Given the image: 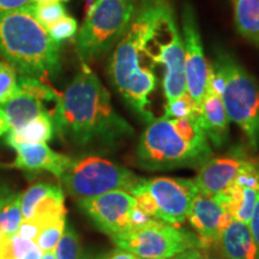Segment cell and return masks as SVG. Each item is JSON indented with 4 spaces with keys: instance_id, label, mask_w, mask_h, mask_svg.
<instances>
[{
    "instance_id": "22",
    "label": "cell",
    "mask_w": 259,
    "mask_h": 259,
    "mask_svg": "<svg viewBox=\"0 0 259 259\" xmlns=\"http://www.w3.org/2000/svg\"><path fill=\"white\" fill-rule=\"evenodd\" d=\"M236 30L259 47V0H234Z\"/></svg>"
},
{
    "instance_id": "37",
    "label": "cell",
    "mask_w": 259,
    "mask_h": 259,
    "mask_svg": "<svg viewBox=\"0 0 259 259\" xmlns=\"http://www.w3.org/2000/svg\"><path fill=\"white\" fill-rule=\"evenodd\" d=\"M10 131V124L8 121V118H6L4 111L0 108V137L8 134Z\"/></svg>"
},
{
    "instance_id": "8",
    "label": "cell",
    "mask_w": 259,
    "mask_h": 259,
    "mask_svg": "<svg viewBox=\"0 0 259 259\" xmlns=\"http://www.w3.org/2000/svg\"><path fill=\"white\" fill-rule=\"evenodd\" d=\"M139 178L134 171L111 160L100 156H84L73 158L59 180L69 194L78 200L115 190L128 192Z\"/></svg>"
},
{
    "instance_id": "9",
    "label": "cell",
    "mask_w": 259,
    "mask_h": 259,
    "mask_svg": "<svg viewBox=\"0 0 259 259\" xmlns=\"http://www.w3.org/2000/svg\"><path fill=\"white\" fill-rule=\"evenodd\" d=\"M112 240L118 248L141 259L174 258L191 248L200 247L194 233L154 219L114 236Z\"/></svg>"
},
{
    "instance_id": "34",
    "label": "cell",
    "mask_w": 259,
    "mask_h": 259,
    "mask_svg": "<svg viewBox=\"0 0 259 259\" xmlns=\"http://www.w3.org/2000/svg\"><path fill=\"white\" fill-rule=\"evenodd\" d=\"M248 227H250V231L252 233V235H253L254 240L257 241V244L259 245V198L254 206L250 222H248Z\"/></svg>"
},
{
    "instance_id": "2",
    "label": "cell",
    "mask_w": 259,
    "mask_h": 259,
    "mask_svg": "<svg viewBox=\"0 0 259 259\" xmlns=\"http://www.w3.org/2000/svg\"><path fill=\"white\" fill-rule=\"evenodd\" d=\"M51 114L58 135L77 147L115 144L134 135L101 79L85 65L59 94Z\"/></svg>"
},
{
    "instance_id": "41",
    "label": "cell",
    "mask_w": 259,
    "mask_h": 259,
    "mask_svg": "<svg viewBox=\"0 0 259 259\" xmlns=\"http://www.w3.org/2000/svg\"><path fill=\"white\" fill-rule=\"evenodd\" d=\"M166 259H179V258H178V255H177V257H174V258H166Z\"/></svg>"
},
{
    "instance_id": "6",
    "label": "cell",
    "mask_w": 259,
    "mask_h": 259,
    "mask_svg": "<svg viewBox=\"0 0 259 259\" xmlns=\"http://www.w3.org/2000/svg\"><path fill=\"white\" fill-rule=\"evenodd\" d=\"M135 10L136 0H95L77 32L80 59L89 63L111 51L127 29Z\"/></svg>"
},
{
    "instance_id": "17",
    "label": "cell",
    "mask_w": 259,
    "mask_h": 259,
    "mask_svg": "<svg viewBox=\"0 0 259 259\" xmlns=\"http://www.w3.org/2000/svg\"><path fill=\"white\" fill-rule=\"evenodd\" d=\"M213 198L232 219L248 225L259 198V160L242 171L225 192Z\"/></svg>"
},
{
    "instance_id": "30",
    "label": "cell",
    "mask_w": 259,
    "mask_h": 259,
    "mask_svg": "<svg viewBox=\"0 0 259 259\" xmlns=\"http://www.w3.org/2000/svg\"><path fill=\"white\" fill-rule=\"evenodd\" d=\"M47 31L50 32L51 37L54 41L60 44L61 41L67 40V38L72 37L77 34V31H78V24H77V21L73 17L66 15L60 21H58L56 24L52 25Z\"/></svg>"
},
{
    "instance_id": "33",
    "label": "cell",
    "mask_w": 259,
    "mask_h": 259,
    "mask_svg": "<svg viewBox=\"0 0 259 259\" xmlns=\"http://www.w3.org/2000/svg\"><path fill=\"white\" fill-rule=\"evenodd\" d=\"M17 193L18 191H16L15 187L11 185V183H9L5 178L0 176V209Z\"/></svg>"
},
{
    "instance_id": "5",
    "label": "cell",
    "mask_w": 259,
    "mask_h": 259,
    "mask_svg": "<svg viewBox=\"0 0 259 259\" xmlns=\"http://www.w3.org/2000/svg\"><path fill=\"white\" fill-rule=\"evenodd\" d=\"M223 78L221 100L229 120L239 126L248 143L259 149V83L232 54L218 50L210 64Z\"/></svg>"
},
{
    "instance_id": "27",
    "label": "cell",
    "mask_w": 259,
    "mask_h": 259,
    "mask_svg": "<svg viewBox=\"0 0 259 259\" xmlns=\"http://www.w3.org/2000/svg\"><path fill=\"white\" fill-rule=\"evenodd\" d=\"M18 92L17 71L6 61H0V105L15 97Z\"/></svg>"
},
{
    "instance_id": "43",
    "label": "cell",
    "mask_w": 259,
    "mask_h": 259,
    "mask_svg": "<svg viewBox=\"0 0 259 259\" xmlns=\"http://www.w3.org/2000/svg\"><path fill=\"white\" fill-rule=\"evenodd\" d=\"M232 2H233V3H234V0H232Z\"/></svg>"
},
{
    "instance_id": "24",
    "label": "cell",
    "mask_w": 259,
    "mask_h": 259,
    "mask_svg": "<svg viewBox=\"0 0 259 259\" xmlns=\"http://www.w3.org/2000/svg\"><path fill=\"white\" fill-rule=\"evenodd\" d=\"M56 259H80L82 258V245L79 236L72 227H66L60 241L54 248Z\"/></svg>"
},
{
    "instance_id": "4",
    "label": "cell",
    "mask_w": 259,
    "mask_h": 259,
    "mask_svg": "<svg viewBox=\"0 0 259 259\" xmlns=\"http://www.w3.org/2000/svg\"><path fill=\"white\" fill-rule=\"evenodd\" d=\"M0 57L25 77L52 78L61 70L60 45L30 9L0 14Z\"/></svg>"
},
{
    "instance_id": "28",
    "label": "cell",
    "mask_w": 259,
    "mask_h": 259,
    "mask_svg": "<svg viewBox=\"0 0 259 259\" xmlns=\"http://www.w3.org/2000/svg\"><path fill=\"white\" fill-rule=\"evenodd\" d=\"M31 14L37 19L42 27L50 29L58 21H60L64 16H66V10L61 3H53V4H34L30 8Z\"/></svg>"
},
{
    "instance_id": "12",
    "label": "cell",
    "mask_w": 259,
    "mask_h": 259,
    "mask_svg": "<svg viewBox=\"0 0 259 259\" xmlns=\"http://www.w3.org/2000/svg\"><path fill=\"white\" fill-rule=\"evenodd\" d=\"M181 25L185 52L186 92L191 99L200 106L209 88L210 65L203 51L196 12L190 3H184L183 5Z\"/></svg>"
},
{
    "instance_id": "29",
    "label": "cell",
    "mask_w": 259,
    "mask_h": 259,
    "mask_svg": "<svg viewBox=\"0 0 259 259\" xmlns=\"http://www.w3.org/2000/svg\"><path fill=\"white\" fill-rule=\"evenodd\" d=\"M35 242L24 240L18 234L0 239V259H21Z\"/></svg>"
},
{
    "instance_id": "16",
    "label": "cell",
    "mask_w": 259,
    "mask_h": 259,
    "mask_svg": "<svg viewBox=\"0 0 259 259\" xmlns=\"http://www.w3.org/2000/svg\"><path fill=\"white\" fill-rule=\"evenodd\" d=\"M21 210L23 220L36 225L41 231L45 226L66 218L63 190L53 184H35L22 193Z\"/></svg>"
},
{
    "instance_id": "14",
    "label": "cell",
    "mask_w": 259,
    "mask_h": 259,
    "mask_svg": "<svg viewBox=\"0 0 259 259\" xmlns=\"http://www.w3.org/2000/svg\"><path fill=\"white\" fill-rule=\"evenodd\" d=\"M19 92L15 97L0 105L10 124V130H16L42 113L48 112L47 102H57L59 99L53 88L34 77H18Z\"/></svg>"
},
{
    "instance_id": "19",
    "label": "cell",
    "mask_w": 259,
    "mask_h": 259,
    "mask_svg": "<svg viewBox=\"0 0 259 259\" xmlns=\"http://www.w3.org/2000/svg\"><path fill=\"white\" fill-rule=\"evenodd\" d=\"M198 124L213 147L221 148L229 137V118L223 106L221 96L210 87L199 106Z\"/></svg>"
},
{
    "instance_id": "39",
    "label": "cell",
    "mask_w": 259,
    "mask_h": 259,
    "mask_svg": "<svg viewBox=\"0 0 259 259\" xmlns=\"http://www.w3.org/2000/svg\"><path fill=\"white\" fill-rule=\"evenodd\" d=\"M41 259H56V255H54V251L44 252V253H42Z\"/></svg>"
},
{
    "instance_id": "21",
    "label": "cell",
    "mask_w": 259,
    "mask_h": 259,
    "mask_svg": "<svg viewBox=\"0 0 259 259\" xmlns=\"http://www.w3.org/2000/svg\"><path fill=\"white\" fill-rule=\"evenodd\" d=\"M56 127L51 112H45L31 119L27 124L16 130H10L6 134V144L11 148L19 144L47 143L53 138Z\"/></svg>"
},
{
    "instance_id": "15",
    "label": "cell",
    "mask_w": 259,
    "mask_h": 259,
    "mask_svg": "<svg viewBox=\"0 0 259 259\" xmlns=\"http://www.w3.org/2000/svg\"><path fill=\"white\" fill-rule=\"evenodd\" d=\"M231 219L218 199L198 192L192 200L186 220L194 229L200 247L215 250L219 248L220 239Z\"/></svg>"
},
{
    "instance_id": "36",
    "label": "cell",
    "mask_w": 259,
    "mask_h": 259,
    "mask_svg": "<svg viewBox=\"0 0 259 259\" xmlns=\"http://www.w3.org/2000/svg\"><path fill=\"white\" fill-rule=\"evenodd\" d=\"M42 253H44V252L41 251V248L35 244L21 259H41Z\"/></svg>"
},
{
    "instance_id": "7",
    "label": "cell",
    "mask_w": 259,
    "mask_h": 259,
    "mask_svg": "<svg viewBox=\"0 0 259 259\" xmlns=\"http://www.w3.org/2000/svg\"><path fill=\"white\" fill-rule=\"evenodd\" d=\"M138 209L149 218L180 227L198 193L193 179L157 177L139 180L128 191Z\"/></svg>"
},
{
    "instance_id": "3",
    "label": "cell",
    "mask_w": 259,
    "mask_h": 259,
    "mask_svg": "<svg viewBox=\"0 0 259 259\" xmlns=\"http://www.w3.org/2000/svg\"><path fill=\"white\" fill-rule=\"evenodd\" d=\"M138 164L149 170L200 167L212 149L196 118L155 119L139 138Z\"/></svg>"
},
{
    "instance_id": "13",
    "label": "cell",
    "mask_w": 259,
    "mask_h": 259,
    "mask_svg": "<svg viewBox=\"0 0 259 259\" xmlns=\"http://www.w3.org/2000/svg\"><path fill=\"white\" fill-rule=\"evenodd\" d=\"M258 160L259 157L252 156L244 149H232L222 156L210 157L199 167L193 181L198 192L210 197L219 196Z\"/></svg>"
},
{
    "instance_id": "26",
    "label": "cell",
    "mask_w": 259,
    "mask_h": 259,
    "mask_svg": "<svg viewBox=\"0 0 259 259\" xmlns=\"http://www.w3.org/2000/svg\"><path fill=\"white\" fill-rule=\"evenodd\" d=\"M65 228H66V218L45 226L38 233L35 244L41 248L42 252L54 251L64 234Z\"/></svg>"
},
{
    "instance_id": "31",
    "label": "cell",
    "mask_w": 259,
    "mask_h": 259,
    "mask_svg": "<svg viewBox=\"0 0 259 259\" xmlns=\"http://www.w3.org/2000/svg\"><path fill=\"white\" fill-rule=\"evenodd\" d=\"M213 248H191L178 255L179 259H223L221 255L212 251Z\"/></svg>"
},
{
    "instance_id": "42",
    "label": "cell",
    "mask_w": 259,
    "mask_h": 259,
    "mask_svg": "<svg viewBox=\"0 0 259 259\" xmlns=\"http://www.w3.org/2000/svg\"><path fill=\"white\" fill-rule=\"evenodd\" d=\"M65 2H69V0H65Z\"/></svg>"
},
{
    "instance_id": "10",
    "label": "cell",
    "mask_w": 259,
    "mask_h": 259,
    "mask_svg": "<svg viewBox=\"0 0 259 259\" xmlns=\"http://www.w3.org/2000/svg\"><path fill=\"white\" fill-rule=\"evenodd\" d=\"M153 63L163 66L162 87L167 102L186 94L185 52L173 6L162 17L153 40Z\"/></svg>"
},
{
    "instance_id": "20",
    "label": "cell",
    "mask_w": 259,
    "mask_h": 259,
    "mask_svg": "<svg viewBox=\"0 0 259 259\" xmlns=\"http://www.w3.org/2000/svg\"><path fill=\"white\" fill-rule=\"evenodd\" d=\"M226 259H259V245L247 223L231 219L219 242Z\"/></svg>"
},
{
    "instance_id": "38",
    "label": "cell",
    "mask_w": 259,
    "mask_h": 259,
    "mask_svg": "<svg viewBox=\"0 0 259 259\" xmlns=\"http://www.w3.org/2000/svg\"><path fill=\"white\" fill-rule=\"evenodd\" d=\"M65 0H34L35 4H53V3H61Z\"/></svg>"
},
{
    "instance_id": "40",
    "label": "cell",
    "mask_w": 259,
    "mask_h": 259,
    "mask_svg": "<svg viewBox=\"0 0 259 259\" xmlns=\"http://www.w3.org/2000/svg\"><path fill=\"white\" fill-rule=\"evenodd\" d=\"M80 259H103V255H90V254H84Z\"/></svg>"
},
{
    "instance_id": "23",
    "label": "cell",
    "mask_w": 259,
    "mask_h": 259,
    "mask_svg": "<svg viewBox=\"0 0 259 259\" xmlns=\"http://www.w3.org/2000/svg\"><path fill=\"white\" fill-rule=\"evenodd\" d=\"M22 193H17L0 209V239L10 238L17 234L19 226L23 221L21 210Z\"/></svg>"
},
{
    "instance_id": "25",
    "label": "cell",
    "mask_w": 259,
    "mask_h": 259,
    "mask_svg": "<svg viewBox=\"0 0 259 259\" xmlns=\"http://www.w3.org/2000/svg\"><path fill=\"white\" fill-rule=\"evenodd\" d=\"M164 118H196L199 116V106L191 99L189 94H184L173 101L167 102L164 108ZM198 121V120H197Z\"/></svg>"
},
{
    "instance_id": "35",
    "label": "cell",
    "mask_w": 259,
    "mask_h": 259,
    "mask_svg": "<svg viewBox=\"0 0 259 259\" xmlns=\"http://www.w3.org/2000/svg\"><path fill=\"white\" fill-rule=\"evenodd\" d=\"M103 259H141V258L128 251L121 250V248H116L115 251L111 252V253L103 255Z\"/></svg>"
},
{
    "instance_id": "18",
    "label": "cell",
    "mask_w": 259,
    "mask_h": 259,
    "mask_svg": "<svg viewBox=\"0 0 259 259\" xmlns=\"http://www.w3.org/2000/svg\"><path fill=\"white\" fill-rule=\"evenodd\" d=\"M16 158L12 167L25 171H48L58 179L72 163L73 158L52 150L46 143L19 144L14 147Z\"/></svg>"
},
{
    "instance_id": "1",
    "label": "cell",
    "mask_w": 259,
    "mask_h": 259,
    "mask_svg": "<svg viewBox=\"0 0 259 259\" xmlns=\"http://www.w3.org/2000/svg\"><path fill=\"white\" fill-rule=\"evenodd\" d=\"M170 0H141L124 35L114 46L108 77L126 105L147 124L155 120L150 96L157 85L153 40Z\"/></svg>"
},
{
    "instance_id": "11",
    "label": "cell",
    "mask_w": 259,
    "mask_h": 259,
    "mask_svg": "<svg viewBox=\"0 0 259 259\" xmlns=\"http://www.w3.org/2000/svg\"><path fill=\"white\" fill-rule=\"evenodd\" d=\"M78 205L94 225L111 239L153 220L138 209L132 194L122 190L78 199Z\"/></svg>"
},
{
    "instance_id": "32",
    "label": "cell",
    "mask_w": 259,
    "mask_h": 259,
    "mask_svg": "<svg viewBox=\"0 0 259 259\" xmlns=\"http://www.w3.org/2000/svg\"><path fill=\"white\" fill-rule=\"evenodd\" d=\"M34 4V0H0V14L27 10L30 9Z\"/></svg>"
}]
</instances>
